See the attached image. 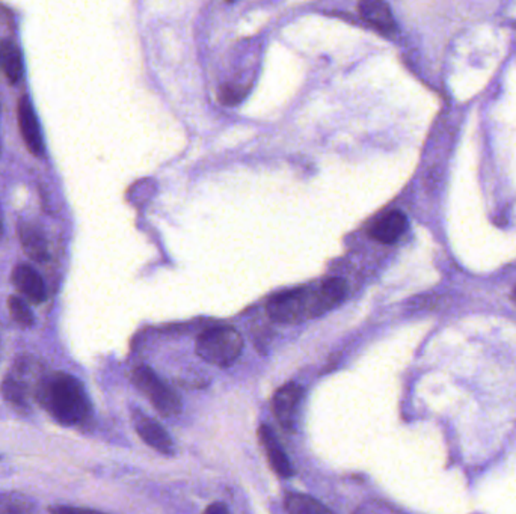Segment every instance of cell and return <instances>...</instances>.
Here are the masks:
<instances>
[{
	"instance_id": "6da1fadb",
	"label": "cell",
	"mask_w": 516,
	"mask_h": 514,
	"mask_svg": "<svg viewBox=\"0 0 516 514\" xmlns=\"http://www.w3.org/2000/svg\"><path fill=\"white\" fill-rule=\"evenodd\" d=\"M346 282L338 278H327L316 286L286 291L272 297L267 303V314L278 323H301L327 314L340 305L346 297Z\"/></svg>"
},
{
	"instance_id": "7402d4cb",
	"label": "cell",
	"mask_w": 516,
	"mask_h": 514,
	"mask_svg": "<svg viewBox=\"0 0 516 514\" xmlns=\"http://www.w3.org/2000/svg\"><path fill=\"white\" fill-rule=\"evenodd\" d=\"M0 156H2V145H0Z\"/></svg>"
},
{
	"instance_id": "e0dca14e",
	"label": "cell",
	"mask_w": 516,
	"mask_h": 514,
	"mask_svg": "<svg viewBox=\"0 0 516 514\" xmlns=\"http://www.w3.org/2000/svg\"><path fill=\"white\" fill-rule=\"evenodd\" d=\"M8 308H10L12 320L16 321L19 326L25 327V329L34 326L35 318H34L31 308L27 306V303L23 299L17 297V295H11L10 299H8Z\"/></svg>"
},
{
	"instance_id": "ffe728a7",
	"label": "cell",
	"mask_w": 516,
	"mask_h": 514,
	"mask_svg": "<svg viewBox=\"0 0 516 514\" xmlns=\"http://www.w3.org/2000/svg\"><path fill=\"white\" fill-rule=\"evenodd\" d=\"M4 237V214H2V207H0V242Z\"/></svg>"
},
{
	"instance_id": "3957f363",
	"label": "cell",
	"mask_w": 516,
	"mask_h": 514,
	"mask_svg": "<svg viewBox=\"0 0 516 514\" xmlns=\"http://www.w3.org/2000/svg\"><path fill=\"white\" fill-rule=\"evenodd\" d=\"M196 353L201 359L216 367H228L243 350V338L235 327H213L196 340Z\"/></svg>"
},
{
	"instance_id": "9a60e30c",
	"label": "cell",
	"mask_w": 516,
	"mask_h": 514,
	"mask_svg": "<svg viewBox=\"0 0 516 514\" xmlns=\"http://www.w3.org/2000/svg\"><path fill=\"white\" fill-rule=\"evenodd\" d=\"M286 510L289 514H333L322 502L308 495L292 494L286 498Z\"/></svg>"
},
{
	"instance_id": "30bf717a",
	"label": "cell",
	"mask_w": 516,
	"mask_h": 514,
	"mask_svg": "<svg viewBox=\"0 0 516 514\" xmlns=\"http://www.w3.org/2000/svg\"><path fill=\"white\" fill-rule=\"evenodd\" d=\"M408 228V219L399 210L383 214L370 228V235L385 245L396 243Z\"/></svg>"
},
{
	"instance_id": "2e32d148",
	"label": "cell",
	"mask_w": 516,
	"mask_h": 514,
	"mask_svg": "<svg viewBox=\"0 0 516 514\" xmlns=\"http://www.w3.org/2000/svg\"><path fill=\"white\" fill-rule=\"evenodd\" d=\"M34 502L25 495L16 492L0 494V514H31Z\"/></svg>"
},
{
	"instance_id": "8fae6325",
	"label": "cell",
	"mask_w": 516,
	"mask_h": 514,
	"mask_svg": "<svg viewBox=\"0 0 516 514\" xmlns=\"http://www.w3.org/2000/svg\"><path fill=\"white\" fill-rule=\"evenodd\" d=\"M19 239L25 254L35 263H46L49 260L47 240L35 225L26 220L19 222Z\"/></svg>"
},
{
	"instance_id": "d6986e66",
	"label": "cell",
	"mask_w": 516,
	"mask_h": 514,
	"mask_svg": "<svg viewBox=\"0 0 516 514\" xmlns=\"http://www.w3.org/2000/svg\"><path fill=\"white\" fill-rule=\"evenodd\" d=\"M204 514H230V511L227 509V505L222 504V502H215V504L207 507Z\"/></svg>"
},
{
	"instance_id": "7a4b0ae2",
	"label": "cell",
	"mask_w": 516,
	"mask_h": 514,
	"mask_svg": "<svg viewBox=\"0 0 516 514\" xmlns=\"http://www.w3.org/2000/svg\"><path fill=\"white\" fill-rule=\"evenodd\" d=\"M35 400L62 426L83 423L91 410L82 383L67 372L46 374Z\"/></svg>"
},
{
	"instance_id": "7c38bea8",
	"label": "cell",
	"mask_w": 516,
	"mask_h": 514,
	"mask_svg": "<svg viewBox=\"0 0 516 514\" xmlns=\"http://www.w3.org/2000/svg\"><path fill=\"white\" fill-rule=\"evenodd\" d=\"M359 14L364 20L374 26L379 31L385 32V34H391L396 29V21H394L391 10L387 4L383 2H363L359 4Z\"/></svg>"
},
{
	"instance_id": "9c48e42d",
	"label": "cell",
	"mask_w": 516,
	"mask_h": 514,
	"mask_svg": "<svg viewBox=\"0 0 516 514\" xmlns=\"http://www.w3.org/2000/svg\"><path fill=\"white\" fill-rule=\"evenodd\" d=\"M258 436H260L261 445L266 451L267 460L271 464L272 468L282 479H290L293 475L292 464L290 460L284 453V449L281 443L278 442V438L271 427H267L266 424H263L258 428Z\"/></svg>"
},
{
	"instance_id": "44dd1931",
	"label": "cell",
	"mask_w": 516,
	"mask_h": 514,
	"mask_svg": "<svg viewBox=\"0 0 516 514\" xmlns=\"http://www.w3.org/2000/svg\"><path fill=\"white\" fill-rule=\"evenodd\" d=\"M512 297H513V301L516 302V288L513 290V293H512Z\"/></svg>"
},
{
	"instance_id": "ba28073f",
	"label": "cell",
	"mask_w": 516,
	"mask_h": 514,
	"mask_svg": "<svg viewBox=\"0 0 516 514\" xmlns=\"http://www.w3.org/2000/svg\"><path fill=\"white\" fill-rule=\"evenodd\" d=\"M135 427H136V432L142 438L143 442L149 443L150 447L158 453L169 456L174 451L173 439L158 421L139 413L135 417Z\"/></svg>"
},
{
	"instance_id": "52a82bcc",
	"label": "cell",
	"mask_w": 516,
	"mask_h": 514,
	"mask_svg": "<svg viewBox=\"0 0 516 514\" xmlns=\"http://www.w3.org/2000/svg\"><path fill=\"white\" fill-rule=\"evenodd\" d=\"M302 398V387L297 383H287L286 387L276 391L272 409L278 423L286 430H292L297 419V408Z\"/></svg>"
},
{
	"instance_id": "5b68a950",
	"label": "cell",
	"mask_w": 516,
	"mask_h": 514,
	"mask_svg": "<svg viewBox=\"0 0 516 514\" xmlns=\"http://www.w3.org/2000/svg\"><path fill=\"white\" fill-rule=\"evenodd\" d=\"M17 119L20 127L21 138L25 141L26 147L35 157H44V139H42V127L36 118L35 109L32 104L31 98L27 96L19 100L17 106Z\"/></svg>"
},
{
	"instance_id": "4fadbf2b",
	"label": "cell",
	"mask_w": 516,
	"mask_h": 514,
	"mask_svg": "<svg viewBox=\"0 0 516 514\" xmlns=\"http://www.w3.org/2000/svg\"><path fill=\"white\" fill-rule=\"evenodd\" d=\"M0 64L11 85L20 82L23 77V58L16 42L5 40L0 44Z\"/></svg>"
},
{
	"instance_id": "277c9868",
	"label": "cell",
	"mask_w": 516,
	"mask_h": 514,
	"mask_svg": "<svg viewBox=\"0 0 516 514\" xmlns=\"http://www.w3.org/2000/svg\"><path fill=\"white\" fill-rule=\"evenodd\" d=\"M135 387L153 403L154 409L164 417H175L181 410V402L168 385H165L150 367H139L134 372Z\"/></svg>"
},
{
	"instance_id": "8992f818",
	"label": "cell",
	"mask_w": 516,
	"mask_h": 514,
	"mask_svg": "<svg viewBox=\"0 0 516 514\" xmlns=\"http://www.w3.org/2000/svg\"><path fill=\"white\" fill-rule=\"evenodd\" d=\"M11 280L20 295L35 305H42L47 299V288L40 273L27 265H19L12 270Z\"/></svg>"
},
{
	"instance_id": "5bb4252c",
	"label": "cell",
	"mask_w": 516,
	"mask_h": 514,
	"mask_svg": "<svg viewBox=\"0 0 516 514\" xmlns=\"http://www.w3.org/2000/svg\"><path fill=\"white\" fill-rule=\"evenodd\" d=\"M2 394L6 402L10 403L12 408L20 413L29 412V397H32L31 391L21 385L17 379L8 374L2 383Z\"/></svg>"
},
{
	"instance_id": "ac0fdd59",
	"label": "cell",
	"mask_w": 516,
	"mask_h": 514,
	"mask_svg": "<svg viewBox=\"0 0 516 514\" xmlns=\"http://www.w3.org/2000/svg\"><path fill=\"white\" fill-rule=\"evenodd\" d=\"M50 514H104L97 510L81 509V507H70V505H58L50 510Z\"/></svg>"
}]
</instances>
